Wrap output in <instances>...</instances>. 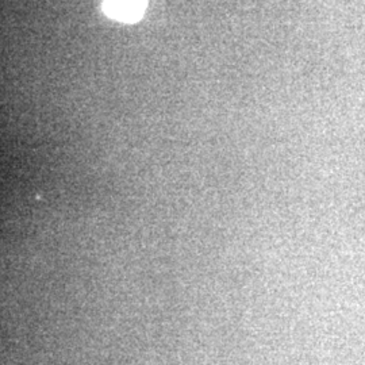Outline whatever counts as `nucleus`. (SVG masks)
Listing matches in <instances>:
<instances>
[{
  "label": "nucleus",
  "instance_id": "obj_1",
  "mask_svg": "<svg viewBox=\"0 0 365 365\" xmlns=\"http://www.w3.org/2000/svg\"><path fill=\"white\" fill-rule=\"evenodd\" d=\"M146 0H105L103 11L119 22H137L145 11Z\"/></svg>",
  "mask_w": 365,
  "mask_h": 365
}]
</instances>
